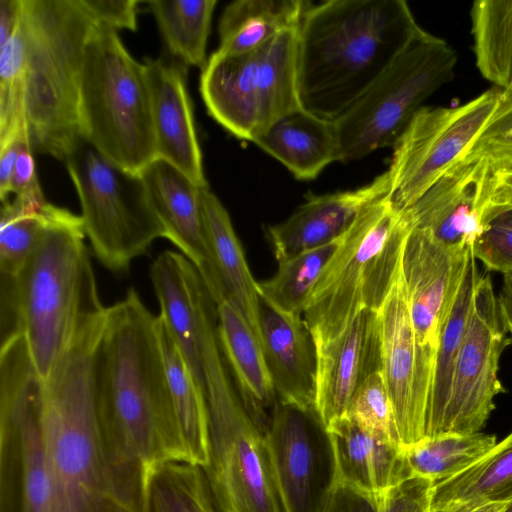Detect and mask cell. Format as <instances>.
<instances>
[{
  "label": "cell",
  "instance_id": "74e56055",
  "mask_svg": "<svg viewBox=\"0 0 512 512\" xmlns=\"http://www.w3.org/2000/svg\"><path fill=\"white\" fill-rule=\"evenodd\" d=\"M25 62L26 44L21 15L14 33L0 45V145L22 133L29 134Z\"/></svg>",
  "mask_w": 512,
  "mask_h": 512
},
{
  "label": "cell",
  "instance_id": "ba28073f",
  "mask_svg": "<svg viewBox=\"0 0 512 512\" xmlns=\"http://www.w3.org/2000/svg\"><path fill=\"white\" fill-rule=\"evenodd\" d=\"M455 50L424 29L335 123L339 161L393 147L423 103L454 77Z\"/></svg>",
  "mask_w": 512,
  "mask_h": 512
},
{
  "label": "cell",
  "instance_id": "83f0119b",
  "mask_svg": "<svg viewBox=\"0 0 512 512\" xmlns=\"http://www.w3.org/2000/svg\"><path fill=\"white\" fill-rule=\"evenodd\" d=\"M156 325L185 462L203 468L209 461V419L206 401L160 315H157Z\"/></svg>",
  "mask_w": 512,
  "mask_h": 512
},
{
  "label": "cell",
  "instance_id": "5bb4252c",
  "mask_svg": "<svg viewBox=\"0 0 512 512\" xmlns=\"http://www.w3.org/2000/svg\"><path fill=\"white\" fill-rule=\"evenodd\" d=\"M471 247H450L412 225L403 245L401 269L416 347V399L426 421L436 352L464 278Z\"/></svg>",
  "mask_w": 512,
  "mask_h": 512
},
{
  "label": "cell",
  "instance_id": "4fadbf2b",
  "mask_svg": "<svg viewBox=\"0 0 512 512\" xmlns=\"http://www.w3.org/2000/svg\"><path fill=\"white\" fill-rule=\"evenodd\" d=\"M500 89L491 88L453 107L423 106L393 146L387 171L390 197L405 211L459 163L483 132L498 106Z\"/></svg>",
  "mask_w": 512,
  "mask_h": 512
},
{
  "label": "cell",
  "instance_id": "d6a6232c",
  "mask_svg": "<svg viewBox=\"0 0 512 512\" xmlns=\"http://www.w3.org/2000/svg\"><path fill=\"white\" fill-rule=\"evenodd\" d=\"M170 54L178 62L203 69L216 0H151L147 2Z\"/></svg>",
  "mask_w": 512,
  "mask_h": 512
},
{
  "label": "cell",
  "instance_id": "c3c4849f",
  "mask_svg": "<svg viewBox=\"0 0 512 512\" xmlns=\"http://www.w3.org/2000/svg\"><path fill=\"white\" fill-rule=\"evenodd\" d=\"M22 9L23 0H0V45L16 30Z\"/></svg>",
  "mask_w": 512,
  "mask_h": 512
},
{
  "label": "cell",
  "instance_id": "9c48e42d",
  "mask_svg": "<svg viewBox=\"0 0 512 512\" xmlns=\"http://www.w3.org/2000/svg\"><path fill=\"white\" fill-rule=\"evenodd\" d=\"M297 50L298 28L246 53L215 51L200 77L209 115L235 137L254 143L278 119L301 107Z\"/></svg>",
  "mask_w": 512,
  "mask_h": 512
},
{
  "label": "cell",
  "instance_id": "1f68e13d",
  "mask_svg": "<svg viewBox=\"0 0 512 512\" xmlns=\"http://www.w3.org/2000/svg\"><path fill=\"white\" fill-rule=\"evenodd\" d=\"M476 67L500 90L512 88V0H476L470 10Z\"/></svg>",
  "mask_w": 512,
  "mask_h": 512
},
{
  "label": "cell",
  "instance_id": "f907efd6",
  "mask_svg": "<svg viewBox=\"0 0 512 512\" xmlns=\"http://www.w3.org/2000/svg\"><path fill=\"white\" fill-rule=\"evenodd\" d=\"M502 292L512 297V272L504 273Z\"/></svg>",
  "mask_w": 512,
  "mask_h": 512
},
{
  "label": "cell",
  "instance_id": "7c38bea8",
  "mask_svg": "<svg viewBox=\"0 0 512 512\" xmlns=\"http://www.w3.org/2000/svg\"><path fill=\"white\" fill-rule=\"evenodd\" d=\"M209 461L203 467L221 512H283L266 435L233 384L206 398Z\"/></svg>",
  "mask_w": 512,
  "mask_h": 512
},
{
  "label": "cell",
  "instance_id": "7bdbcfd3",
  "mask_svg": "<svg viewBox=\"0 0 512 512\" xmlns=\"http://www.w3.org/2000/svg\"><path fill=\"white\" fill-rule=\"evenodd\" d=\"M92 19L115 31L137 30V5L135 0H80Z\"/></svg>",
  "mask_w": 512,
  "mask_h": 512
},
{
  "label": "cell",
  "instance_id": "bcb514c9",
  "mask_svg": "<svg viewBox=\"0 0 512 512\" xmlns=\"http://www.w3.org/2000/svg\"><path fill=\"white\" fill-rule=\"evenodd\" d=\"M512 211V169L491 172L483 206V224L493 217Z\"/></svg>",
  "mask_w": 512,
  "mask_h": 512
},
{
  "label": "cell",
  "instance_id": "9a60e30c",
  "mask_svg": "<svg viewBox=\"0 0 512 512\" xmlns=\"http://www.w3.org/2000/svg\"><path fill=\"white\" fill-rule=\"evenodd\" d=\"M508 333L491 277L480 273L435 437L476 433L485 426L495 408V397L505 391L498 372L500 357L512 344Z\"/></svg>",
  "mask_w": 512,
  "mask_h": 512
},
{
  "label": "cell",
  "instance_id": "60d3db41",
  "mask_svg": "<svg viewBox=\"0 0 512 512\" xmlns=\"http://www.w3.org/2000/svg\"><path fill=\"white\" fill-rule=\"evenodd\" d=\"M473 255L487 270L512 272V211L499 214L484 224L473 244Z\"/></svg>",
  "mask_w": 512,
  "mask_h": 512
},
{
  "label": "cell",
  "instance_id": "f6af8a7d",
  "mask_svg": "<svg viewBox=\"0 0 512 512\" xmlns=\"http://www.w3.org/2000/svg\"><path fill=\"white\" fill-rule=\"evenodd\" d=\"M322 512H379V496L335 482Z\"/></svg>",
  "mask_w": 512,
  "mask_h": 512
},
{
  "label": "cell",
  "instance_id": "e0dca14e",
  "mask_svg": "<svg viewBox=\"0 0 512 512\" xmlns=\"http://www.w3.org/2000/svg\"><path fill=\"white\" fill-rule=\"evenodd\" d=\"M314 409L327 427L344 415L361 384L381 371L378 313L365 309L336 337L316 342Z\"/></svg>",
  "mask_w": 512,
  "mask_h": 512
},
{
  "label": "cell",
  "instance_id": "8d00e7d4",
  "mask_svg": "<svg viewBox=\"0 0 512 512\" xmlns=\"http://www.w3.org/2000/svg\"><path fill=\"white\" fill-rule=\"evenodd\" d=\"M47 205L17 197L1 201L0 277H16L22 270L46 227Z\"/></svg>",
  "mask_w": 512,
  "mask_h": 512
},
{
  "label": "cell",
  "instance_id": "681fc988",
  "mask_svg": "<svg viewBox=\"0 0 512 512\" xmlns=\"http://www.w3.org/2000/svg\"><path fill=\"white\" fill-rule=\"evenodd\" d=\"M507 502H491L477 505L459 512H499Z\"/></svg>",
  "mask_w": 512,
  "mask_h": 512
},
{
  "label": "cell",
  "instance_id": "30bf717a",
  "mask_svg": "<svg viewBox=\"0 0 512 512\" xmlns=\"http://www.w3.org/2000/svg\"><path fill=\"white\" fill-rule=\"evenodd\" d=\"M65 163L94 255L108 270L127 273L133 260L164 236L140 173L118 166L86 140Z\"/></svg>",
  "mask_w": 512,
  "mask_h": 512
},
{
  "label": "cell",
  "instance_id": "3957f363",
  "mask_svg": "<svg viewBox=\"0 0 512 512\" xmlns=\"http://www.w3.org/2000/svg\"><path fill=\"white\" fill-rule=\"evenodd\" d=\"M81 216L48 203L43 234L16 277H0L1 342L22 334L47 379L76 334L106 312Z\"/></svg>",
  "mask_w": 512,
  "mask_h": 512
},
{
  "label": "cell",
  "instance_id": "2e32d148",
  "mask_svg": "<svg viewBox=\"0 0 512 512\" xmlns=\"http://www.w3.org/2000/svg\"><path fill=\"white\" fill-rule=\"evenodd\" d=\"M266 440L283 512H322L336 467L327 427L316 411L277 399Z\"/></svg>",
  "mask_w": 512,
  "mask_h": 512
},
{
  "label": "cell",
  "instance_id": "277c9868",
  "mask_svg": "<svg viewBox=\"0 0 512 512\" xmlns=\"http://www.w3.org/2000/svg\"><path fill=\"white\" fill-rule=\"evenodd\" d=\"M106 314L83 327L42 381L39 424L64 512H122L102 450L94 356Z\"/></svg>",
  "mask_w": 512,
  "mask_h": 512
},
{
  "label": "cell",
  "instance_id": "b9f144b4",
  "mask_svg": "<svg viewBox=\"0 0 512 512\" xmlns=\"http://www.w3.org/2000/svg\"><path fill=\"white\" fill-rule=\"evenodd\" d=\"M434 482L411 476L378 494L379 512H430Z\"/></svg>",
  "mask_w": 512,
  "mask_h": 512
},
{
  "label": "cell",
  "instance_id": "7a4b0ae2",
  "mask_svg": "<svg viewBox=\"0 0 512 512\" xmlns=\"http://www.w3.org/2000/svg\"><path fill=\"white\" fill-rule=\"evenodd\" d=\"M420 29L404 0L307 1L298 27L301 107L336 121Z\"/></svg>",
  "mask_w": 512,
  "mask_h": 512
},
{
  "label": "cell",
  "instance_id": "d4e9b609",
  "mask_svg": "<svg viewBox=\"0 0 512 512\" xmlns=\"http://www.w3.org/2000/svg\"><path fill=\"white\" fill-rule=\"evenodd\" d=\"M222 352L248 413L266 435L277 395L262 344L240 310L228 299L217 303Z\"/></svg>",
  "mask_w": 512,
  "mask_h": 512
},
{
  "label": "cell",
  "instance_id": "ac0fdd59",
  "mask_svg": "<svg viewBox=\"0 0 512 512\" xmlns=\"http://www.w3.org/2000/svg\"><path fill=\"white\" fill-rule=\"evenodd\" d=\"M377 313L381 371L393 407L398 440L405 447L425 437V419L416 399L417 347L401 262Z\"/></svg>",
  "mask_w": 512,
  "mask_h": 512
},
{
  "label": "cell",
  "instance_id": "f546056e",
  "mask_svg": "<svg viewBox=\"0 0 512 512\" xmlns=\"http://www.w3.org/2000/svg\"><path fill=\"white\" fill-rule=\"evenodd\" d=\"M307 1L236 0L223 10L219 20L222 54H241L255 50L275 36L297 29Z\"/></svg>",
  "mask_w": 512,
  "mask_h": 512
},
{
  "label": "cell",
  "instance_id": "603a6c76",
  "mask_svg": "<svg viewBox=\"0 0 512 512\" xmlns=\"http://www.w3.org/2000/svg\"><path fill=\"white\" fill-rule=\"evenodd\" d=\"M260 328L277 399L315 410L316 347L303 316L278 311L260 298Z\"/></svg>",
  "mask_w": 512,
  "mask_h": 512
},
{
  "label": "cell",
  "instance_id": "d590c367",
  "mask_svg": "<svg viewBox=\"0 0 512 512\" xmlns=\"http://www.w3.org/2000/svg\"><path fill=\"white\" fill-rule=\"evenodd\" d=\"M147 512H221L204 470L198 465L170 461L154 473Z\"/></svg>",
  "mask_w": 512,
  "mask_h": 512
},
{
  "label": "cell",
  "instance_id": "cb8c5ba5",
  "mask_svg": "<svg viewBox=\"0 0 512 512\" xmlns=\"http://www.w3.org/2000/svg\"><path fill=\"white\" fill-rule=\"evenodd\" d=\"M336 482L379 494L411 477L402 446L379 437L344 414L327 425Z\"/></svg>",
  "mask_w": 512,
  "mask_h": 512
},
{
  "label": "cell",
  "instance_id": "816d5d0a",
  "mask_svg": "<svg viewBox=\"0 0 512 512\" xmlns=\"http://www.w3.org/2000/svg\"><path fill=\"white\" fill-rule=\"evenodd\" d=\"M499 512H512V500L506 503V505Z\"/></svg>",
  "mask_w": 512,
  "mask_h": 512
},
{
  "label": "cell",
  "instance_id": "e575fe53",
  "mask_svg": "<svg viewBox=\"0 0 512 512\" xmlns=\"http://www.w3.org/2000/svg\"><path fill=\"white\" fill-rule=\"evenodd\" d=\"M340 238L279 262L271 278L257 282L260 298L283 313L303 315L314 285L335 253Z\"/></svg>",
  "mask_w": 512,
  "mask_h": 512
},
{
  "label": "cell",
  "instance_id": "ee69618b",
  "mask_svg": "<svg viewBox=\"0 0 512 512\" xmlns=\"http://www.w3.org/2000/svg\"><path fill=\"white\" fill-rule=\"evenodd\" d=\"M33 153L31 143L23 142L11 178L10 194L27 202L44 205L47 202L37 178Z\"/></svg>",
  "mask_w": 512,
  "mask_h": 512
},
{
  "label": "cell",
  "instance_id": "484cf974",
  "mask_svg": "<svg viewBox=\"0 0 512 512\" xmlns=\"http://www.w3.org/2000/svg\"><path fill=\"white\" fill-rule=\"evenodd\" d=\"M254 143L299 180L315 179L339 161L335 123L302 107L282 116Z\"/></svg>",
  "mask_w": 512,
  "mask_h": 512
},
{
  "label": "cell",
  "instance_id": "8fae6325",
  "mask_svg": "<svg viewBox=\"0 0 512 512\" xmlns=\"http://www.w3.org/2000/svg\"><path fill=\"white\" fill-rule=\"evenodd\" d=\"M41 384L23 335L0 345V512H64L42 444Z\"/></svg>",
  "mask_w": 512,
  "mask_h": 512
},
{
  "label": "cell",
  "instance_id": "6da1fadb",
  "mask_svg": "<svg viewBox=\"0 0 512 512\" xmlns=\"http://www.w3.org/2000/svg\"><path fill=\"white\" fill-rule=\"evenodd\" d=\"M156 321L131 288L107 307L95 350L99 433L122 512H147L156 470L185 462Z\"/></svg>",
  "mask_w": 512,
  "mask_h": 512
},
{
  "label": "cell",
  "instance_id": "8992f818",
  "mask_svg": "<svg viewBox=\"0 0 512 512\" xmlns=\"http://www.w3.org/2000/svg\"><path fill=\"white\" fill-rule=\"evenodd\" d=\"M412 227L390 193L367 205L340 238L303 312L316 342L338 336L365 309L378 312L399 268Z\"/></svg>",
  "mask_w": 512,
  "mask_h": 512
},
{
  "label": "cell",
  "instance_id": "7402d4cb",
  "mask_svg": "<svg viewBox=\"0 0 512 512\" xmlns=\"http://www.w3.org/2000/svg\"><path fill=\"white\" fill-rule=\"evenodd\" d=\"M390 190L386 170L356 190L309 197L287 219L267 227V238L277 262L338 240L367 205Z\"/></svg>",
  "mask_w": 512,
  "mask_h": 512
},
{
  "label": "cell",
  "instance_id": "d6986e66",
  "mask_svg": "<svg viewBox=\"0 0 512 512\" xmlns=\"http://www.w3.org/2000/svg\"><path fill=\"white\" fill-rule=\"evenodd\" d=\"M140 175L163 226V237L196 267L216 304L221 302L225 295L206 240L200 187L160 157L150 162Z\"/></svg>",
  "mask_w": 512,
  "mask_h": 512
},
{
  "label": "cell",
  "instance_id": "4316f807",
  "mask_svg": "<svg viewBox=\"0 0 512 512\" xmlns=\"http://www.w3.org/2000/svg\"><path fill=\"white\" fill-rule=\"evenodd\" d=\"M205 235L225 299L243 314L261 342L260 296L230 216L209 188H200ZM262 344V342H261Z\"/></svg>",
  "mask_w": 512,
  "mask_h": 512
},
{
  "label": "cell",
  "instance_id": "44dd1931",
  "mask_svg": "<svg viewBox=\"0 0 512 512\" xmlns=\"http://www.w3.org/2000/svg\"><path fill=\"white\" fill-rule=\"evenodd\" d=\"M144 65L158 157L207 188L184 65L163 58L146 59Z\"/></svg>",
  "mask_w": 512,
  "mask_h": 512
},
{
  "label": "cell",
  "instance_id": "ab89813d",
  "mask_svg": "<svg viewBox=\"0 0 512 512\" xmlns=\"http://www.w3.org/2000/svg\"><path fill=\"white\" fill-rule=\"evenodd\" d=\"M463 159L482 161L490 172L512 169V88L500 90L497 108Z\"/></svg>",
  "mask_w": 512,
  "mask_h": 512
},
{
  "label": "cell",
  "instance_id": "ffe728a7",
  "mask_svg": "<svg viewBox=\"0 0 512 512\" xmlns=\"http://www.w3.org/2000/svg\"><path fill=\"white\" fill-rule=\"evenodd\" d=\"M490 174L486 163L462 159L405 210L412 225L429 231L447 246H473L484 227Z\"/></svg>",
  "mask_w": 512,
  "mask_h": 512
},
{
  "label": "cell",
  "instance_id": "f1b7e54d",
  "mask_svg": "<svg viewBox=\"0 0 512 512\" xmlns=\"http://www.w3.org/2000/svg\"><path fill=\"white\" fill-rule=\"evenodd\" d=\"M512 500V431L461 473L434 483L430 512H459Z\"/></svg>",
  "mask_w": 512,
  "mask_h": 512
},
{
  "label": "cell",
  "instance_id": "836d02e7",
  "mask_svg": "<svg viewBox=\"0 0 512 512\" xmlns=\"http://www.w3.org/2000/svg\"><path fill=\"white\" fill-rule=\"evenodd\" d=\"M496 443L495 435L480 431L424 437L402 448L411 476L437 483L469 468Z\"/></svg>",
  "mask_w": 512,
  "mask_h": 512
},
{
  "label": "cell",
  "instance_id": "f35d334b",
  "mask_svg": "<svg viewBox=\"0 0 512 512\" xmlns=\"http://www.w3.org/2000/svg\"><path fill=\"white\" fill-rule=\"evenodd\" d=\"M345 414L367 431L399 443L393 407L382 371L374 372L361 384Z\"/></svg>",
  "mask_w": 512,
  "mask_h": 512
},
{
  "label": "cell",
  "instance_id": "4dcf8cb0",
  "mask_svg": "<svg viewBox=\"0 0 512 512\" xmlns=\"http://www.w3.org/2000/svg\"><path fill=\"white\" fill-rule=\"evenodd\" d=\"M480 273L472 252L461 286L440 335L426 413L425 437H435L438 433Z\"/></svg>",
  "mask_w": 512,
  "mask_h": 512
},
{
  "label": "cell",
  "instance_id": "52a82bcc",
  "mask_svg": "<svg viewBox=\"0 0 512 512\" xmlns=\"http://www.w3.org/2000/svg\"><path fill=\"white\" fill-rule=\"evenodd\" d=\"M80 119L84 140L126 170L140 173L158 157L145 65L98 24L85 47Z\"/></svg>",
  "mask_w": 512,
  "mask_h": 512
},
{
  "label": "cell",
  "instance_id": "7dc6e473",
  "mask_svg": "<svg viewBox=\"0 0 512 512\" xmlns=\"http://www.w3.org/2000/svg\"><path fill=\"white\" fill-rule=\"evenodd\" d=\"M29 141V134H20L0 145V199L4 201L10 196V183L16 160L23 142Z\"/></svg>",
  "mask_w": 512,
  "mask_h": 512
},
{
  "label": "cell",
  "instance_id": "5b68a950",
  "mask_svg": "<svg viewBox=\"0 0 512 512\" xmlns=\"http://www.w3.org/2000/svg\"><path fill=\"white\" fill-rule=\"evenodd\" d=\"M22 23L30 143L34 152L65 162L84 140L82 70L97 23L80 0H23Z\"/></svg>",
  "mask_w": 512,
  "mask_h": 512
}]
</instances>
